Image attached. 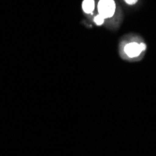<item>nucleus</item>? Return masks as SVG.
I'll return each instance as SVG.
<instances>
[{"label": "nucleus", "instance_id": "nucleus-3", "mask_svg": "<svg viewBox=\"0 0 156 156\" xmlns=\"http://www.w3.org/2000/svg\"><path fill=\"white\" fill-rule=\"evenodd\" d=\"M82 9L88 14L93 13L94 9V0H84L82 2Z\"/></svg>", "mask_w": 156, "mask_h": 156}, {"label": "nucleus", "instance_id": "nucleus-2", "mask_svg": "<svg viewBox=\"0 0 156 156\" xmlns=\"http://www.w3.org/2000/svg\"><path fill=\"white\" fill-rule=\"evenodd\" d=\"M124 51L129 57H136L141 52L140 45L136 43V42H131L124 47Z\"/></svg>", "mask_w": 156, "mask_h": 156}, {"label": "nucleus", "instance_id": "nucleus-5", "mask_svg": "<svg viewBox=\"0 0 156 156\" xmlns=\"http://www.w3.org/2000/svg\"><path fill=\"white\" fill-rule=\"evenodd\" d=\"M124 1L127 3V4H130V5H132V4H135L137 0H124Z\"/></svg>", "mask_w": 156, "mask_h": 156}, {"label": "nucleus", "instance_id": "nucleus-4", "mask_svg": "<svg viewBox=\"0 0 156 156\" xmlns=\"http://www.w3.org/2000/svg\"><path fill=\"white\" fill-rule=\"evenodd\" d=\"M104 21H105V18H104L102 15H100V14H98L97 16L94 17V23H95L97 25H101V24L104 23Z\"/></svg>", "mask_w": 156, "mask_h": 156}, {"label": "nucleus", "instance_id": "nucleus-6", "mask_svg": "<svg viewBox=\"0 0 156 156\" xmlns=\"http://www.w3.org/2000/svg\"><path fill=\"white\" fill-rule=\"evenodd\" d=\"M139 45H140L141 51H145V50H146V45H145L144 43H141V44H139Z\"/></svg>", "mask_w": 156, "mask_h": 156}, {"label": "nucleus", "instance_id": "nucleus-1", "mask_svg": "<svg viewBox=\"0 0 156 156\" xmlns=\"http://www.w3.org/2000/svg\"><path fill=\"white\" fill-rule=\"evenodd\" d=\"M116 5L113 0H100L98 3L99 14L104 18H110L114 15Z\"/></svg>", "mask_w": 156, "mask_h": 156}]
</instances>
